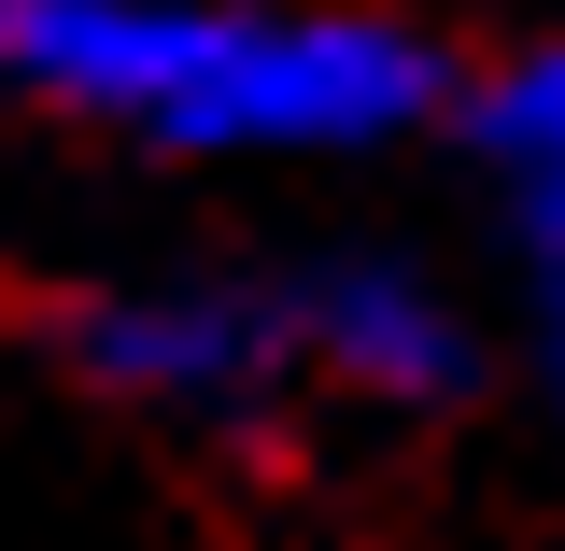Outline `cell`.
<instances>
[{
	"label": "cell",
	"instance_id": "1",
	"mask_svg": "<svg viewBox=\"0 0 565 551\" xmlns=\"http://www.w3.org/2000/svg\"><path fill=\"white\" fill-rule=\"evenodd\" d=\"M0 99L43 128L241 170L382 156L452 114V57L353 0H0Z\"/></svg>",
	"mask_w": 565,
	"mask_h": 551
},
{
	"label": "cell",
	"instance_id": "2",
	"mask_svg": "<svg viewBox=\"0 0 565 551\" xmlns=\"http://www.w3.org/2000/svg\"><path fill=\"white\" fill-rule=\"evenodd\" d=\"M29 340L71 396L170 438H269L311 411V311H297V255L282 269H141V283H71L29 311Z\"/></svg>",
	"mask_w": 565,
	"mask_h": 551
},
{
	"label": "cell",
	"instance_id": "3",
	"mask_svg": "<svg viewBox=\"0 0 565 551\" xmlns=\"http://www.w3.org/2000/svg\"><path fill=\"white\" fill-rule=\"evenodd\" d=\"M297 311H311V382L353 411H467L481 396V326L467 297L382 241H326L297 255Z\"/></svg>",
	"mask_w": 565,
	"mask_h": 551
},
{
	"label": "cell",
	"instance_id": "4",
	"mask_svg": "<svg viewBox=\"0 0 565 551\" xmlns=\"http://www.w3.org/2000/svg\"><path fill=\"white\" fill-rule=\"evenodd\" d=\"M452 128L481 156V199L509 226V255L523 269L565 255V29L552 43H509L481 85H452Z\"/></svg>",
	"mask_w": 565,
	"mask_h": 551
},
{
	"label": "cell",
	"instance_id": "5",
	"mask_svg": "<svg viewBox=\"0 0 565 551\" xmlns=\"http://www.w3.org/2000/svg\"><path fill=\"white\" fill-rule=\"evenodd\" d=\"M523 382H537V411L565 424V255L523 269Z\"/></svg>",
	"mask_w": 565,
	"mask_h": 551
}]
</instances>
